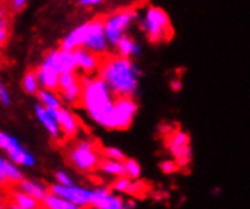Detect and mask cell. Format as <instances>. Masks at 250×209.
Returning <instances> with one entry per match:
<instances>
[{
  "mask_svg": "<svg viewBox=\"0 0 250 209\" xmlns=\"http://www.w3.org/2000/svg\"><path fill=\"white\" fill-rule=\"evenodd\" d=\"M97 76L106 84L115 97H134L140 88L141 70L134 59H126L109 53L102 59Z\"/></svg>",
  "mask_w": 250,
  "mask_h": 209,
  "instance_id": "1",
  "label": "cell"
},
{
  "mask_svg": "<svg viewBox=\"0 0 250 209\" xmlns=\"http://www.w3.org/2000/svg\"><path fill=\"white\" fill-rule=\"evenodd\" d=\"M117 97L99 76L82 78V99L79 106L91 122L109 130Z\"/></svg>",
  "mask_w": 250,
  "mask_h": 209,
  "instance_id": "2",
  "label": "cell"
},
{
  "mask_svg": "<svg viewBox=\"0 0 250 209\" xmlns=\"http://www.w3.org/2000/svg\"><path fill=\"white\" fill-rule=\"evenodd\" d=\"M61 49L75 52L78 49H85L100 58L109 55L111 44L106 38L104 19L96 17L85 23L78 24L61 40Z\"/></svg>",
  "mask_w": 250,
  "mask_h": 209,
  "instance_id": "3",
  "label": "cell"
},
{
  "mask_svg": "<svg viewBox=\"0 0 250 209\" xmlns=\"http://www.w3.org/2000/svg\"><path fill=\"white\" fill-rule=\"evenodd\" d=\"M65 159L70 164V167L78 173L91 174L99 171V166L104 156H102V148L94 140L76 138L67 146Z\"/></svg>",
  "mask_w": 250,
  "mask_h": 209,
  "instance_id": "4",
  "label": "cell"
},
{
  "mask_svg": "<svg viewBox=\"0 0 250 209\" xmlns=\"http://www.w3.org/2000/svg\"><path fill=\"white\" fill-rule=\"evenodd\" d=\"M140 29L150 44H163L173 38L174 29L170 16L159 6L149 5L140 14Z\"/></svg>",
  "mask_w": 250,
  "mask_h": 209,
  "instance_id": "5",
  "label": "cell"
},
{
  "mask_svg": "<svg viewBox=\"0 0 250 209\" xmlns=\"http://www.w3.org/2000/svg\"><path fill=\"white\" fill-rule=\"evenodd\" d=\"M137 21H140V11L134 6L120 8L106 14L104 17V27L112 49L123 37L127 35V31H130V27Z\"/></svg>",
  "mask_w": 250,
  "mask_h": 209,
  "instance_id": "6",
  "label": "cell"
},
{
  "mask_svg": "<svg viewBox=\"0 0 250 209\" xmlns=\"http://www.w3.org/2000/svg\"><path fill=\"white\" fill-rule=\"evenodd\" d=\"M0 150L5 153V156L16 164L17 167L23 168H32L37 166L35 155L24 147L17 137L11 135V133L0 130Z\"/></svg>",
  "mask_w": 250,
  "mask_h": 209,
  "instance_id": "7",
  "label": "cell"
},
{
  "mask_svg": "<svg viewBox=\"0 0 250 209\" xmlns=\"http://www.w3.org/2000/svg\"><path fill=\"white\" fill-rule=\"evenodd\" d=\"M167 150L171 155V159L178 162L181 168L188 167L193 161L191 137L185 130L173 129L167 133Z\"/></svg>",
  "mask_w": 250,
  "mask_h": 209,
  "instance_id": "8",
  "label": "cell"
},
{
  "mask_svg": "<svg viewBox=\"0 0 250 209\" xmlns=\"http://www.w3.org/2000/svg\"><path fill=\"white\" fill-rule=\"evenodd\" d=\"M138 114V103L134 97H117L109 123V130H126Z\"/></svg>",
  "mask_w": 250,
  "mask_h": 209,
  "instance_id": "9",
  "label": "cell"
},
{
  "mask_svg": "<svg viewBox=\"0 0 250 209\" xmlns=\"http://www.w3.org/2000/svg\"><path fill=\"white\" fill-rule=\"evenodd\" d=\"M49 189L52 194H56L71 203H75L83 209H91L93 196H94V187H86V185H71V187H61L58 184H50Z\"/></svg>",
  "mask_w": 250,
  "mask_h": 209,
  "instance_id": "10",
  "label": "cell"
},
{
  "mask_svg": "<svg viewBox=\"0 0 250 209\" xmlns=\"http://www.w3.org/2000/svg\"><path fill=\"white\" fill-rule=\"evenodd\" d=\"M41 63L47 64L53 70H56L60 74L68 73V71H76V61H75V53L64 50V49H52L46 55L42 56Z\"/></svg>",
  "mask_w": 250,
  "mask_h": 209,
  "instance_id": "11",
  "label": "cell"
},
{
  "mask_svg": "<svg viewBox=\"0 0 250 209\" xmlns=\"http://www.w3.org/2000/svg\"><path fill=\"white\" fill-rule=\"evenodd\" d=\"M53 115L56 118L58 125H60L62 138L70 140V141L76 140L78 135H79V132H81V122H79L78 115L67 106H62L58 111H55Z\"/></svg>",
  "mask_w": 250,
  "mask_h": 209,
  "instance_id": "12",
  "label": "cell"
},
{
  "mask_svg": "<svg viewBox=\"0 0 250 209\" xmlns=\"http://www.w3.org/2000/svg\"><path fill=\"white\" fill-rule=\"evenodd\" d=\"M126 199L111 189V187H94L91 209H123Z\"/></svg>",
  "mask_w": 250,
  "mask_h": 209,
  "instance_id": "13",
  "label": "cell"
},
{
  "mask_svg": "<svg viewBox=\"0 0 250 209\" xmlns=\"http://www.w3.org/2000/svg\"><path fill=\"white\" fill-rule=\"evenodd\" d=\"M75 53V61H76V71L81 74L82 78L88 76H97L100 65H102V59L91 52H88L85 49H78L73 52Z\"/></svg>",
  "mask_w": 250,
  "mask_h": 209,
  "instance_id": "14",
  "label": "cell"
},
{
  "mask_svg": "<svg viewBox=\"0 0 250 209\" xmlns=\"http://www.w3.org/2000/svg\"><path fill=\"white\" fill-rule=\"evenodd\" d=\"M5 203L6 209H41V203L38 200L29 197L17 187L9 188L5 192Z\"/></svg>",
  "mask_w": 250,
  "mask_h": 209,
  "instance_id": "15",
  "label": "cell"
},
{
  "mask_svg": "<svg viewBox=\"0 0 250 209\" xmlns=\"http://www.w3.org/2000/svg\"><path fill=\"white\" fill-rule=\"evenodd\" d=\"M34 114H35V118L38 120V123L44 127V130L49 133L50 138H53L56 141L58 140H62V133H61L60 125H58L53 112L47 111L46 108L41 106V104L37 102L35 106H34Z\"/></svg>",
  "mask_w": 250,
  "mask_h": 209,
  "instance_id": "16",
  "label": "cell"
},
{
  "mask_svg": "<svg viewBox=\"0 0 250 209\" xmlns=\"http://www.w3.org/2000/svg\"><path fill=\"white\" fill-rule=\"evenodd\" d=\"M35 74L41 89H49V91H58V85H60V76L61 74L47 64L40 63L35 68Z\"/></svg>",
  "mask_w": 250,
  "mask_h": 209,
  "instance_id": "17",
  "label": "cell"
},
{
  "mask_svg": "<svg viewBox=\"0 0 250 209\" xmlns=\"http://www.w3.org/2000/svg\"><path fill=\"white\" fill-rule=\"evenodd\" d=\"M0 176L3 177V181L9 188L17 187L24 179L23 170L11 162L5 155H0Z\"/></svg>",
  "mask_w": 250,
  "mask_h": 209,
  "instance_id": "18",
  "label": "cell"
},
{
  "mask_svg": "<svg viewBox=\"0 0 250 209\" xmlns=\"http://www.w3.org/2000/svg\"><path fill=\"white\" fill-rule=\"evenodd\" d=\"M17 188L20 191H23L24 194H27L29 197L38 200L40 203L46 199L47 194L50 192L49 185H46L42 181H38V179H29V177H24L17 185Z\"/></svg>",
  "mask_w": 250,
  "mask_h": 209,
  "instance_id": "19",
  "label": "cell"
},
{
  "mask_svg": "<svg viewBox=\"0 0 250 209\" xmlns=\"http://www.w3.org/2000/svg\"><path fill=\"white\" fill-rule=\"evenodd\" d=\"M114 50H115V55H119L122 58L134 59L141 53V46L134 37L126 35L119 42H117V46L114 47Z\"/></svg>",
  "mask_w": 250,
  "mask_h": 209,
  "instance_id": "20",
  "label": "cell"
},
{
  "mask_svg": "<svg viewBox=\"0 0 250 209\" xmlns=\"http://www.w3.org/2000/svg\"><path fill=\"white\" fill-rule=\"evenodd\" d=\"M37 99H38V103L41 106H44L47 111L50 112H55L60 108L64 106V103L58 94V91H49V89H40V93L37 94Z\"/></svg>",
  "mask_w": 250,
  "mask_h": 209,
  "instance_id": "21",
  "label": "cell"
},
{
  "mask_svg": "<svg viewBox=\"0 0 250 209\" xmlns=\"http://www.w3.org/2000/svg\"><path fill=\"white\" fill-rule=\"evenodd\" d=\"M99 171L105 176H109L111 179H119L125 176V162L120 161H111V159H102L100 166H99Z\"/></svg>",
  "mask_w": 250,
  "mask_h": 209,
  "instance_id": "22",
  "label": "cell"
},
{
  "mask_svg": "<svg viewBox=\"0 0 250 209\" xmlns=\"http://www.w3.org/2000/svg\"><path fill=\"white\" fill-rule=\"evenodd\" d=\"M41 209H83V208L56 196V194L49 192L47 197L41 202Z\"/></svg>",
  "mask_w": 250,
  "mask_h": 209,
  "instance_id": "23",
  "label": "cell"
},
{
  "mask_svg": "<svg viewBox=\"0 0 250 209\" xmlns=\"http://www.w3.org/2000/svg\"><path fill=\"white\" fill-rule=\"evenodd\" d=\"M21 88L24 89V93L31 94V96H37L40 93L41 86L38 84L35 70H27L23 74V78H21Z\"/></svg>",
  "mask_w": 250,
  "mask_h": 209,
  "instance_id": "24",
  "label": "cell"
},
{
  "mask_svg": "<svg viewBox=\"0 0 250 209\" xmlns=\"http://www.w3.org/2000/svg\"><path fill=\"white\" fill-rule=\"evenodd\" d=\"M82 82V76L78 71H68V73H62L60 76V85H58V93L64 91V89H68L71 86H75L78 84Z\"/></svg>",
  "mask_w": 250,
  "mask_h": 209,
  "instance_id": "25",
  "label": "cell"
},
{
  "mask_svg": "<svg viewBox=\"0 0 250 209\" xmlns=\"http://www.w3.org/2000/svg\"><path fill=\"white\" fill-rule=\"evenodd\" d=\"M149 185L147 182H144L143 179H138V181H132L130 182V187L126 192V196H129L130 199H140V197H144L147 192H149Z\"/></svg>",
  "mask_w": 250,
  "mask_h": 209,
  "instance_id": "26",
  "label": "cell"
},
{
  "mask_svg": "<svg viewBox=\"0 0 250 209\" xmlns=\"http://www.w3.org/2000/svg\"><path fill=\"white\" fill-rule=\"evenodd\" d=\"M125 176L129 177L130 181H138V179H141V166L137 159L127 158L125 161Z\"/></svg>",
  "mask_w": 250,
  "mask_h": 209,
  "instance_id": "27",
  "label": "cell"
},
{
  "mask_svg": "<svg viewBox=\"0 0 250 209\" xmlns=\"http://www.w3.org/2000/svg\"><path fill=\"white\" fill-rule=\"evenodd\" d=\"M55 184L61 185V187H71V185H76L75 177H73L71 173H68L67 170H56L55 171Z\"/></svg>",
  "mask_w": 250,
  "mask_h": 209,
  "instance_id": "28",
  "label": "cell"
},
{
  "mask_svg": "<svg viewBox=\"0 0 250 209\" xmlns=\"http://www.w3.org/2000/svg\"><path fill=\"white\" fill-rule=\"evenodd\" d=\"M102 156H104L105 159H111V161H120V162H125L127 158L126 155L123 153L122 148L119 147H105L102 148Z\"/></svg>",
  "mask_w": 250,
  "mask_h": 209,
  "instance_id": "29",
  "label": "cell"
},
{
  "mask_svg": "<svg viewBox=\"0 0 250 209\" xmlns=\"http://www.w3.org/2000/svg\"><path fill=\"white\" fill-rule=\"evenodd\" d=\"M130 179L129 177H126V176H123V177H119V179H115V181H112V184H111V189L114 191V192H117V194H126L127 192V189H129V187H130Z\"/></svg>",
  "mask_w": 250,
  "mask_h": 209,
  "instance_id": "30",
  "label": "cell"
},
{
  "mask_svg": "<svg viewBox=\"0 0 250 209\" xmlns=\"http://www.w3.org/2000/svg\"><path fill=\"white\" fill-rule=\"evenodd\" d=\"M0 104L3 108H9L12 104V96L9 88L6 86V84L3 81H0Z\"/></svg>",
  "mask_w": 250,
  "mask_h": 209,
  "instance_id": "31",
  "label": "cell"
},
{
  "mask_svg": "<svg viewBox=\"0 0 250 209\" xmlns=\"http://www.w3.org/2000/svg\"><path fill=\"white\" fill-rule=\"evenodd\" d=\"M159 168L164 174H174L181 170V167L178 166V162L173 161V159H166V161H161L159 162Z\"/></svg>",
  "mask_w": 250,
  "mask_h": 209,
  "instance_id": "32",
  "label": "cell"
},
{
  "mask_svg": "<svg viewBox=\"0 0 250 209\" xmlns=\"http://www.w3.org/2000/svg\"><path fill=\"white\" fill-rule=\"evenodd\" d=\"M9 19L0 23V49H2L9 40Z\"/></svg>",
  "mask_w": 250,
  "mask_h": 209,
  "instance_id": "33",
  "label": "cell"
},
{
  "mask_svg": "<svg viewBox=\"0 0 250 209\" xmlns=\"http://www.w3.org/2000/svg\"><path fill=\"white\" fill-rule=\"evenodd\" d=\"M6 6L9 12H20L27 6V2L26 0H11V2L6 3Z\"/></svg>",
  "mask_w": 250,
  "mask_h": 209,
  "instance_id": "34",
  "label": "cell"
},
{
  "mask_svg": "<svg viewBox=\"0 0 250 209\" xmlns=\"http://www.w3.org/2000/svg\"><path fill=\"white\" fill-rule=\"evenodd\" d=\"M102 3H104L102 0H79L78 2V5L82 8H93V6H99Z\"/></svg>",
  "mask_w": 250,
  "mask_h": 209,
  "instance_id": "35",
  "label": "cell"
},
{
  "mask_svg": "<svg viewBox=\"0 0 250 209\" xmlns=\"http://www.w3.org/2000/svg\"><path fill=\"white\" fill-rule=\"evenodd\" d=\"M8 14H9V11H8L6 3L0 2V23L5 21V20H8Z\"/></svg>",
  "mask_w": 250,
  "mask_h": 209,
  "instance_id": "36",
  "label": "cell"
},
{
  "mask_svg": "<svg viewBox=\"0 0 250 209\" xmlns=\"http://www.w3.org/2000/svg\"><path fill=\"white\" fill-rule=\"evenodd\" d=\"M170 88H171V91L173 93H179L181 89H182V81L178 78V79H173L171 82H170Z\"/></svg>",
  "mask_w": 250,
  "mask_h": 209,
  "instance_id": "37",
  "label": "cell"
},
{
  "mask_svg": "<svg viewBox=\"0 0 250 209\" xmlns=\"http://www.w3.org/2000/svg\"><path fill=\"white\" fill-rule=\"evenodd\" d=\"M125 208L126 209H135L137 208V200L135 199H126V202H125Z\"/></svg>",
  "mask_w": 250,
  "mask_h": 209,
  "instance_id": "38",
  "label": "cell"
},
{
  "mask_svg": "<svg viewBox=\"0 0 250 209\" xmlns=\"http://www.w3.org/2000/svg\"><path fill=\"white\" fill-rule=\"evenodd\" d=\"M0 209H6V203H5V196L0 197Z\"/></svg>",
  "mask_w": 250,
  "mask_h": 209,
  "instance_id": "39",
  "label": "cell"
},
{
  "mask_svg": "<svg viewBox=\"0 0 250 209\" xmlns=\"http://www.w3.org/2000/svg\"><path fill=\"white\" fill-rule=\"evenodd\" d=\"M212 194H215V196H218V194H220V188H214V189H212Z\"/></svg>",
  "mask_w": 250,
  "mask_h": 209,
  "instance_id": "40",
  "label": "cell"
},
{
  "mask_svg": "<svg viewBox=\"0 0 250 209\" xmlns=\"http://www.w3.org/2000/svg\"><path fill=\"white\" fill-rule=\"evenodd\" d=\"M123 209H126V208H123Z\"/></svg>",
  "mask_w": 250,
  "mask_h": 209,
  "instance_id": "41",
  "label": "cell"
}]
</instances>
